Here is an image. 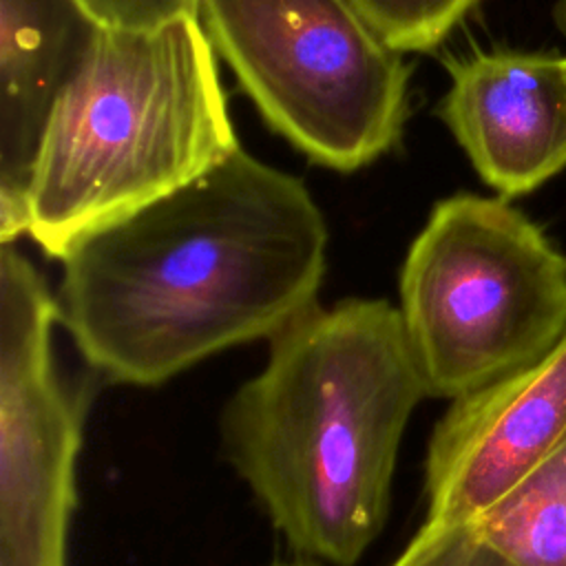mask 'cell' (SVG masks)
<instances>
[{
  "label": "cell",
  "mask_w": 566,
  "mask_h": 566,
  "mask_svg": "<svg viewBox=\"0 0 566 566\" xmlns=\"http://www.w3.org/2000/svg\"><path fill=\"white\" fill-rule=\"evenodd\" d=\"M327 226L305 184L243 148L69 250L57 323L115 385L155 387L318 305Z\"/></svg>",
  "instance_id": "1"
},
{
  "label": "cell",
  "mask_w": 566,
  "mask_h": 566,
  "mask_svg": "<svg viewBox=\"0 0 566 566\" xmlns=\"http://www.w3.org/2000/svg\"><path fill=\"white\" fill-rule=\"evenodd\" d=\"M268 345L223 407V455L294 553L354 566L385 528L407 424L429 398L400 310L314 305Z\"/></svg>",
  "instance_id": "2"
},
{
  "label": "cell",
  "mask_w": 566,
  "mask_h": 566,
  "mask_svg": "<svg viewBox=\"0 0 566 566\" xmlns=\"http://www.w3.org/2000/svg\"><path fill=\"white\" fill-rule=\"evenodd\" d=\"M237 148L199 15L150 31L102 27L46 124L27 234L62 261L88 234L184 188Z\"/></svg>",
  "instance_id": "3"
},
{
  "label": "cell",
  "mask_w": 566,
  "mask_h": 566,
  "mask_svg": "<svg viewBox=\"0 0 566 566\" xmlns=\"http://www.w3.org/2000/svg\"><path fill=\"white\" fill-rule=\"evenodd\" d=\"M398 290L429 398L451 402L526 369L566 334V256L504 197L440 199Z\"/></svg>",
  "instance_id": "4"
},
{
  "label": "cell",
  "mask_w": 566,
  "mask_h": 566,
  "mask_svg": "<svg viewBox=\"0 0 566 566\" xmlns=\"http://www.w3.org/2000/svg\"><path fill=\"white\" fill-rule=\"evenodd\" d=\"M199 20L261 117L312 161L354 172L409 111V66L356 0H199Z\"/></svg>",
  "instance_id": "5"
},
{
  "label": "cell",
  "mask_w": 566,
  "mask_h": 566,
  "mask_svg": "<svg viewBox=\"0 0 566 566\" xmlns=\"http://www.w3.org/2000/svg\"><path fill=\"white\" fill-rule=\"evenodd\" d=\"M55 294L0 250V566H69L84 400L55 369Z\"/></svg>",
  "instance_id": "6"
},
{
  "label": "cell",
  "mask_w": 566,
  "mask_h": 566,
  "mask_svg": "<svg viewBox=\"0 0 566 566\" xmlns=\"http://www.w3.org/2000/svg\"><path fill=\"white\" fill-rule=\"evenodd\" d=\"M566 440V334L539 363L451 400L424 460L427 520L469 524Z\"/></svg>",
  "instance_id": "7"
},
{
  "label": "cell",
  "mask_w": 566,
  "mask_h": 566,
  "mask_svg": "<svg viewBox=\"0 0 566 566\" xmlns=\"http://www.w3.org/2000/svg\"><path fill=\"white\" fill-rule=\"evenodd\" d=\"M440 117L500 197L526 195L566 168V57L475 51L449 62Z\"/></svg>",
  "instance_id": "8"
},
{
  "label": "cell",
  "mask_w": 566,
  "mask_h": 566,
  "mask_svg": "<svg viewBox=\"0 0 566 566\" xmlns=\"http://www.w3.org/2000/svg\"><path fill=\"white\" fill-rule=\"evenodd\" d=\"M99 24L77 0H0V241L27 234V192L51 113Z\"/></svg>",
  "instance_id": "9"
},
{
  "label": "cell",
  "mask_w": 566,
  "mask_h": 566,
  "mask_svg": "<svg viewBox=\"0 0 566 566\" xmlns=\"http://www.w3.org/2000/svg\"><path fill=\"white\" fill-rule=\"evenodd\" d=\"M471 524L515 566H566V440Z\"/></svg>",
  "instance_id": "10"
},
{
  "label": "cell",
  "mask_w": 566,
  "mask_h": 566,
  "mask_svg": "<svg viewBox=\"0 0 566 566\" xmlns=\"http://www.w3.org/2000/svg\"><path fill=\"white\" fill-rule=\"evenodd\" d=\"M480 0H356L385 40L405 53H429Z\"/></svg>",
  "instance_id": "11"
},
{
  "label": "cell",
  "mask_w": 566,
  "mask_h": 566,
  "mask_svg": "<svg viewBox=\"0 0 566 566\" xmlns=\"http://www.w3.org/2000/svg\"><path fill=\"white\" fill-rule=\"evenodd\" d=\"M391 566H515L469 524H422Z\"/></svg>",
  "instance_id": "12"
},
{
  "label": "cell",
  "mask_w": 566,
  "mask_h": 566,
  "mask_svg": "<svg viewBox=\"0 0 566 566\" xmlns=\"http://www.w3.org/2000/svg\"><path fill=\"white\" fill-rule=\"evenodd\" d=\"M104 29L150 31L186 15H199V0H77Z\"/></svg>",
  "instance_id": "13"
},
{
  "label": "cell",
  "mask_w": 566,
  "mask_h": 566,
  "mask_svg": "<svg viewBox=\"0 0 566 566\" xmlns=\"http://www.w3.org/2000/svg\"><path fill=\"white\" fill-rule=\"evenodd\" d=\"M555 24L559 33L566 38V0H557L555 4Z\"/></svg>",
  "instance_id": "14"
}]
</instances>
